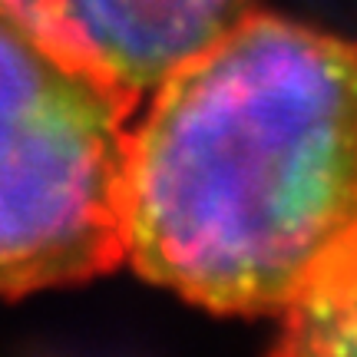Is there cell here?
Instances as JSON below:
<instances>
[{"label": "cell", "mask_w": 357, "mask_h": 357, "mask_svg": "<svg viewBox=\"0 0 357 357\" xmlns=\"http://www.w3.org/2000/svg\"><path fill=\"white\" fill-rule=\"evenodd\" d=\"M132 126L123 258L218 314H281L357 229V47L252 10Z\"/></svg>", "instance_id": "6da1fadb"}, {"label": "cell", "mask_w": 357, "mask_h": 357, "mask_svg": "<svg viewBox=\"0 0 357 357\" xmlns=\"http://www.w3.org/2000/svg\"><path fill=\"white\" fill-rule=\"evenodd\" d=\"M136 102L0 3V298L83 284L123 261Z\"/></svg>", "instance_id": "7a4b0ae2"}, {"label": "cell", "mask_w": 357, "mask_h": 357, "mask_svg": "<svg viewBox=\"0 0 357 357\" xmlns=\"http://www.w3.org/2000/svg\"><path fill=\"white\" fill-rule=\"evenodd\" d=\"M37 33L123 86L153 89L245 20L255 0H0Z\"/></svg>", "instance_id": "3957f363"}, {"label": "cell", "mask_w": 357, "mask_h": 357, "mask_svg": "<svg viewBox=\"0 0 357 357\" xmlns=\"http://www.w3.org/2000/svg\"><path fill=\"white\" fill-rule=\"evenodd\" d=\"M278 318V354H357V229Z\"/></svg>", "instance_id": "277c9868"}]
</instances>
